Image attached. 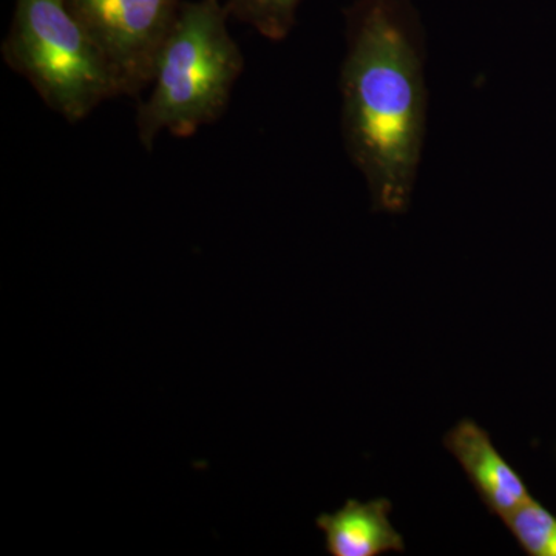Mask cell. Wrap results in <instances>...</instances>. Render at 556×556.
Wrapping results in <instances>:
<instances>
[{
  "instance_id": "1",
  "label": "cell",
  "mask_w": 556,
  "mask_h": 556,
  "mask_svg": "<svg viewBox=\"0 0 556 556\" xmlns=\"http://www.w3.org/2000/svg\"><path fill=\"white\" fill-rule=\"evenodd\" d=\"M427 50L405 0H361L348 17L340 68L343 144L372 208L412 204L427 137Z\"/></svg>"
},
{
  "instance_id": "2",
  "label": "cell",
  "mask_w": 556,
  "mask_h": 556,
  "mask_svg": "<svg viewBox=\"0 0 556 556\" xmlns=\"http://www.w3.org/2000/svg\"><path fill=\"white\" fill-rule=\"evenodd\" d=\"M229 14L222 0L182 3L156 58L152 90L138 105V139L146 149L163 131L189 138L222 118L244 68Z\"/></svg>"
},
{
  "instance_id": "3",
  "label": "cell",
  "mask_w": 556,
  "mask_h": 556,
  "mask_svg": "<svg viewBox=\"0 0 556 556\" xmlns=\"http://www.w3.org/2000/svg\"><path fill=\"white\" fill-rule=\"evenodd\" d=\"M2 56L68 123L123 97L115 72L67 0H16Z\"/></svg>"
},
{
  "instance_id": "4",
  "label": "cell",
  "mask_w": 556,
  "mask_h": 556,
  "mask_svg": "<svg viewBox=\"0 0 556 556\" xmlns=\"http://www.w3.org/2000/svg\"><path fill=\"white\" fill-rule=\"evenodd\" d=\"M123 89L137 97L152 83L156 58L182 0H67Z\"/></svg>"
},
{
  "instance_id": "5",
  "label": "cell",
  "mask_w": 556,
  "mask_h": 556,
  "mask_svg": "<svg viewBox=\"0 0 556 556\" xmlns=\"http://www.w3.org/2000/svg\"><path fill=\"white\" fill-rule=\"evenodd\" d=\"M444 447L456 457L490 514L503 519L529 497L526 482L497 452L492 438L475 420H459L444 437Z\"/></svg>"
},
{
  "instance_id": "6",
  "label": "cell",
  "mask_w": 556,
  "mask_h": 556,
  "mask_svg": "<svg viewBox=\"0 0 556 556\" xmlns=\"http://www.w3.org/2000/svg\"><path fill=\"white\" fill-rule=\"evenodd\" d=\"M393 504L387 497L361 503L348 500L334 514L320 515L317 527L325 533L327 552L332 556H379L404 552L401 533L390 521Z\"/></svg>"
},
{
  "instance_id": "7",
  "label": "cell",
  "mask_w": 556,
  "mask_h": 556,
  "mask_svg": "<svg viewBox=\"0 0 556 556\" xmlns=\"http://www.w3.org/2000/svg\"><path fill=\"white\" fill-rule=\"evenodd\" d=\"M504 525L530 556H556V517L529 497L503 518Z\"/></svg>"
},
{
  "instance_id": "8",
  "label": "cell",
  "mask_w": 556,
  "mask_h": 556,
  "mask_svg": "<svg viewBox=\"0 0 556 556\" xmlns=\"http://www.w3.org/2000/svg\"><path fill=\"white\" fill-rule=\"evenodd\" d=\"M303 0H228V10L237 20L257 30L263 38L280 42L295 25Z\"/></svg>"
}]
</instances>
